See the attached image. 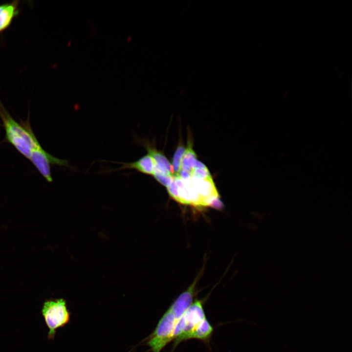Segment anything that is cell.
Segmentation results:
<instances>
[{
  "mask_svg": "<svg viewBox=\"0 0 352 352\" xmlns=\"http://www.w3.org/2000/svg\"><path fill=\"white\" fill-rule=\"evenodd\" d=\"M0 118L5 130V141L12 145L25 158L29 160L32 150L38 140L29 121V114L26 121L17 122L0 101Z\"/></svg>",
  "mask_w": 352,
  "mask_h": 352,
  "instance_id": "obj_1",
  "label": "cell"
},
{
  "mask_svg": "<svg viewBox=\"0 0 352 352\" xmlns=\"http://www.w3.org/2000/svg\"><path fill=\"white\" fill-rule=\"evenodd\" d=\"M41 313L48 329L47 339L53 340L57 330L70 322L71 313L67 309L66 301L63 298L50 299L45 301Z\"/></svg>",
  "mask_w": 352,
  "mask_h": 352,
  "instance_id": "obj_2",
  "label": "cell"
},
{
  "mask_svg": "<svg viewBox=\"0 0 352 352\" xmlns=\"http://www.w3.org/2000/svg\"><path fill=\"white\" fill-rule=\"evenodd\" d=\"M203 301L196 300L179 319L174 332L173 349L181 342L191 339L201 322L206 318Z\"/></svg>",
  "mask_w": 352,
  "mask_h": 352,
  "instance_id": "obj_3",
  "label": "cell"
},
{
  "mask_svg": "<svg viewBox=\"0 0 352 352\" xmlns=\"http://www.w3.org/2000/svg\"><path fill=\"white\" fill-rule=\"evenodd\" d=\"M178 320L174 313L168 308L154 331L142 342L148 346L152 352H161L174 340L175 330Z\"/></svg>",
  "mask_w": 352,
  "mask_h": 352,
  "instance_id": "obj_4",
  "label": "cell"
},
{
  "mask_svg": "<svg viewBox=\"0 0 352 352\" xmlns=\"http://www.w3.org/2000/svg\"><path fill=\"white\" fill-rule=\"evenodd\" d=\"M29 160L41 175L48 182H51L53 180L50 165L72 168L67 160L60 159L46 152L41 146L38 140L36 142L33 146Z\"/></svg>",
  "mask_w": 352,
  "mask_h": 352,
  "instance_id": "obj_5",
  "label": "cell"
},
{
  "mask_svg": "<svg viewBox=\"0 0 352 352\" xmlns=\"http://www.w3.org/2000/svg\"><path fill=\"white\" fill-rule=\"evenodd\" d=\"M191 186L198 197L202 208L210 207L212 201L219 198L211 176L198 178L191 176Z\"/></svg>",
  "mask_w": 352,
  "mask_h": 352,
  "instance_id": "obj_6",
  "label": "cell"
},
{
  "mask_svg": "<svg viewBox=\"0 0 352 352\" xmlns=\"http://www.w3.org/2000/svg\"><path fill=\"white\" fill-rule=\"evenodd\" d=\"M114 162L121 164L122 166L118 169L112 170L113 171L123 169H133L141 173L152 176L154 173L156 165L154 159L148 154L132 162Z\"/></svg>",
  "mask_w": 352,
  "mask_h": 352,
  "instance_id": "obj_7",
  "label": "cell"
},
{
  "mask_svg": "<svg viewBox=\"0 0 352 352\" xmlns=\"http://www.w3.org/2000/svg\"><path fill=\"white\" fill-rule=\"evenodd\" d=\"M19 0L0 4V34L11 24L20 13Z\"/></svg>",
  "mask_w": 352,
  "mask_h": 352,
  "instance_id": "obj_8",
  "label": "cell"
},
{
  "mask_svg": "<svg viewBox=\"0 0 352 352\" xmlns=\"http://www.w3.org/2000/svg\"><path fill=\"white\" fill-rule=\"evenodd\" d=\"M213 331V328L206 318L194 331L191 339L196 338L207 342L211 338Z\"/></svg>",
  "mask_w": 352,
  "mask_h": 352,
  "instance_id": "obj_9",
  "label": "cell"
},
{
  "mask_svg": "<svg viewBox=\"0 0 352 352\" xmlns=\"http://www.w3.org/2000/svg\"><path fill=\"white\" fill-rule=\"evenodd\" d=\"M197 160V155L189 142L181 159V169L190 173Z\"/></svg>",
  "mask_w": 352,
  "mask_h": 352,
  "instance_id": "obj_10",
  "label": "cell"
},
{
  "mask_svg": "<svg viewBox=\"0 0 352 352\" xmlns=\"http://www.w3.org/2000/svg\"><path fill=\"white\" fill-rule=\"evenodd\" d=\"M186 148L182 145L177 147L172 160V168L174 176H178L181 170V162Z\"/></svg>",
  "mask_w": 352,
  "mask_h": 352,
  "instance_id": "obj_11",
  "label": "cell"
},
{
  "mask_svg": "<svg viewBox=\"0 0 352 352\" xmlns=\"http://www.w3.org/2000/svg\"><path fill=\"white\" fill-rule=\"evenodd\" d=\"M153 176L162 185L167 188L172 182L174 176L163 174L155 168Z\"/></svg>",
  "mask_w": 352,
  "mask_h": 352,
  "instance_id": "obj_12",
  "label": "cell"
},
{
  "mask_svg": "<svg viewBox=\"0 0 352 352\" xmlns=\"http://www.w3.org/2000/svg\"><path fill=\"white\" fill-rule=\"evenodd\" d=\"M190 174L191 176L198 178H205L211 176L208 169L195 168L192 170Z\"/></svg>",
  "mask_w": 352,
  "mask_h": 352,
  "instance_id": "obj_13",
  "label": "cell"
},
{
  "mask_svg": "<svg viewBox=\"0 0 352 352\" xmlns=\"http://www.w3.org/2000/svg\"><path fill=\"white\" fill-rule=\"evenodd\" d=\"M210 207L214 208L216 209L220 210L223 208V204L220 198H217L213 200L211 202Z\"/></svg>",
  "mask_w": 352,
  "mask_h": 352,
  "instance_id": "obj_14",
  "label": "cell"
}]
</instances>
